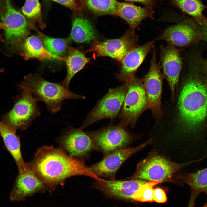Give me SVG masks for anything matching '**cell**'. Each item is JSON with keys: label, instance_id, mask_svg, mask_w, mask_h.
<instances>
[{"label": "cell", "instance_id": "6da1fadb", "mask_svg": "<svg viewBox=\"0 0 207 207\" xmlns=\"http://www.w3.org/2000/svg\"><path fill=\"white\" fill-rule=\"evenodd\" d=\"M28 166L49 189H54L67 178L75 176L100 177L87 166L84 159L68 154L61 147L44 145L37 150Z\"/></svg>", "mask_w": 207, "mask_h": 207}, {"label": "cell", "instance_id": "7a4b0ae2", "mask_svg": "<svg viewBox=\"0 0 207 207\" xmlns=\"http://www.w3.org/2000/svg\"><path fill=\"white\" fill-rule=\"evenodd\" d=\"M178 107L185 131L194 133L202 130L207 120V83L190 73L180 93Z\"/></svg>", "mask_w": 207, "mask_h": 207}, {"label": "cell", "instance_id": "3957f363", "mask_svg": "<svg viewBox=\"0 0 207 207\" xmlns=\"http://www.w3.org/2000/svg\"><path fill=\"white\" fill-rule=\"evenodd\" d=\"M18 89L26 90L38 101L44 103L48 110L55 113L60 110L63 101L69 99H84V96L75 94L65 88L62 82H49L37 74L26 76L18 85Z\"/></svg>", "mask_w": 207, "mask_h": 207}, {"label": "cell", "instance_id": "277c9868", "mask_svg": "<svg viewBox=\"0 0 207 207\" xmlns=\"http://www.w3.org/2000/svg\"><path fill=\"white\" fill-rule=\"evenodd\" d=\"M195 162L178 163L157 154L149 155L139 163L135 173L129 179H141L162 183L179 180V171L183 167Z\"/></svg>", "mask_w": 207, "mask_h": 207}, {"label": "cell", "instance_id": "5b68a950", "mask_svg": "<svg viewBox=\"0 0 207 207\" xmlns=\"http://www.w3.org/2000/svg\"><path fill=\"white\" fill-rule=\"evenodd\" d=\"M0 20L7 47L11 51H17L28 34L26 17L14 7L12 0H0Z\"/></svg>", "mask_w": 207, "mask_h": 207}, {"label": "cell", "instance_id": "8992f818", "mask_svg": "<svg viewBox=\"0 0 207 207\" xmlns=\"http://www.w3.org/2000/svg\"><path fill=\"white\" fill-rule=\"evenodd\" d=\"M20 95L15 99L14 105L8 112L3 115L1 121L13 129L23 131L39 116L40 112L38 101L28 91L19 89Z\"/></svg>", "mask_w": 207, "mask_h": 207}, {"label": "cell", "instance_id": "52a82bcc", "mask_svg": "<svg viewBox=\"0 0 207 207\" xmlns=\"http://www.w3.org/2000/svg\"><path fill=\"white\" fill-rule=\"evenodd\" d=\"M143 80L135 77L125 83L127 89L119 114L121 120L118 125L125 128L134 126L141 114L147 108V99Z\"/></svg>", "mask_w": 207, "mask_h": 207}, {"label": "cell", "instance_id": "ba28073f", "mask_svg": "<svg viewBox=\"0 0 207 207\" xmlns=\"http://www.w3.org/2000/svg\"><path fill=\"white\" fill-rule=\"evenodd\" d=\"M127 89L126 83L116 88L110 89L92 109L80 127L83 129L105 118L114 120L123 104Z\"/></svg>", "mask_w": 207, "mask_h": 207}, {"label": "cell", "instance_id": "9c48e42d", "mask_svg": "<svg viewBox=\"0 0 207 207\" xmlns=\"http://www.w3.org/2000/svg\"><path fill=\"white\" fill-rule=\"evenodd\" d=\"M93 140L97 150L106 155L127 147L132 140L126 128L110 125L96 131L85 132Z\"/></svg>", "mask_w": 207, "mask_h": 207}, {"label": "cell", "instance_id": "30bf717a", "mask_svg": "<svg viewBox=\"0 0 207 207\" xmlns=\"http://www.w3.org/2000/svg\"><path fill=\"white\" fill-rule=\"evenodd\" d=\"M138 37L134 29L130 28L118 38L102 42L95 39L92 46L85 51L95 53L97 57L107 56L121 61L131 50L136 46Z\"/></svg>", "mask_w": 207, "mask_h": 207}, {"label": "cell", "instance_id": "8fae6325", "mask_svg": "<svg viewBox=\"0 0 207 207\" xmlns=\"http://www.w3.org/2000/svg\"><path fill=\"white\" fill-rule=\"evenodd\" d=\"M150 68L143 79V85L147 99V109L149 108L156 117L162 114L161 96L163 78L160 62H157L156 51L154 46Z\"/></svg>", "mask_w": 207, "mask_h": 207}, {"label": "cell", "instance_id": "7c38bea8", "mask_svg": "<svg viewBox=\"0 0 207 207\" xmlns=\"http://www.w3.org/2000/svg\"><path fill=\"white\" fill-rule=\"evenodd\" d=\"M80 127H69L57 139V142L66 152L72 156L82 159L87 158L91 152L96 150L92 138Z\"/></svg>", "mask_w": 207, "mask_h": 207}, {"label": "cell", "instance_id": "4fadbf2b", "mask_svg": "<svg viewBox=\"0 0 207 207\" xmlns=\"http://www.w3.org/2000/svg\"><path fill=\"white\" fill-rule=\"evenodd\" d=\"M152 141L151 139L135 147H126L104 155L101 160L93 164L90 168L93 173L98 177L108 180H115L117 171L125 161L150 144Z\"/></svg>", "mask_w": 207, "mask_h": 207}, {"label": "cell", "instance_id": "5bb4252c", "mask_svg": "<svg viewBox=\"0 0 207 207\" xmlns=\"http://www.w3.org/2000/svg\"><path fill=\"white\" fill-rule=\"evenodd\" d=\"M160 48L161 67L174 99L182 67V59L179 50L175 46L168 43L166 46L161 45Z\"/></svg>", "mask_w": 207, "mask_h": 207}, {"label": "cell", "instance_id": "9a60e30c", "mask_svg": "<svg viewBox=\"0 0 207 207\" xmlns=\"http://www.w3.org/2000/svg\"><path fill=\"white\" fill-rule=\"evenodd\" d=\"M48 189L28 166L26 171L17 176L10 199L12 202L24 200L28 197Z\"/></svg>", "mask_w": 207, "mask_h": 207}, {"label": "cell", "instance_id": "2e32d148", "mask_svg": "<svg viewBox=\"0 0 207 207\" xmlns=\"http://www.w3.org/2000/svg\"><path fill=\"white\" fill-rule=\"evenodd\" d=\"M157 40H165L179 47L202 40L200 30L193 24L187 22L169 27Z\"/></svg>", "mask_w": 207, "mask_h": 207}, {"label": "cell", "instance_id": "e0dca14e", "mask_svg": "<svg viewBox=\"0 0 207 207\" xmlns=\"http://www.w3.org/2000/svg\"><path fill=\"white\" fill-rule=\"evenodd\" d=\"M154 44V41H150L136 46L125 55L121 61L120 71L116 75L119 81L125 83L135 77L137 70L152 50Z\"/></svg>", "mask_w": 207, "mask_h": 207}, {"label": "cell", "instance_id": "ac0fdd59", "mask_svg": "<svg viewBox=\"0 0 207 207\" xmlns=\"http://www.w3.org/2000/svg\"><path fill=\"white\" fill-rule=\"evenodd\" d=\"M154 13L152 7H141L131 3L117 1L115 15L124 20L131 28L134 29L138 27L143 19L153 18Z\"/></svg>", "mask_w": 207, "mask_h": 207}, {"label": "cell", "instance_id": "d6986e66", "mask_svg": "<svg viewBox=\"0 0 207 207\" xmlns=\"http://www.w3.org/2000/svg\"><path fill=\"white\" fill-rule=\"evenodd\" d=\"M16 130L0 121V135L5 147L13 157L18 168L19 173H21L28 168L24 162L21 153L19 136Z\"/></svg>", "mask_w": 207, "mask_h": 207}, {"label": "cell", "instance_id": "ffe728a7", "mask_svg": "<svg viewBox=\"0 0 207 207\" xmlns=\"http://www.w3.org/2000/svg\"><path fill=\"white\" fill-rule=\"evenodd\" d=\"M21 55L26 60L35 59L40 61L46 60H63L49 53L43 42L37 37L32 35L27 37L18 50Z\"/></svg>", "mask_w": 207, "mask_h": 207}, {"label": "cell", "instance_id": "44dd1931", "mask_svg": "<svg viewBox=\"0 0 207 207\" xmlns=\"http://www.w3.org/2000/svg\"><path fill=\"white\" fill-rule=\"evenodd\" d=\"M85 53L79 49L68 47L64 60L67 68V74L62 82L65 88L69 89L70 82L73 76L90 62V58L85 56Z\"/></svg>", "mask_w": 207, "mask_h": 207}, {"label": "cell", "instance_id": "7402d4cb", "mask_svg": "<svg viewBox=\"0 0 207 207\" xmlns=\"http://www.w3.org/2000/svg\"><path fill=\"white\" fill-rule=\"evenodd\" d=\"M70 37L75 42L89 43L94 40L95 31L88 19L83 17H76L73 21Z\"/></svg>", "mask_w": 207, "mask_h": 207}, {"label": "cell", "instance_id": "603a6c76", "mask_svg": "<svg viewBox=\"0 0 207 207\" xmlns=\"http://www.w3.org/2000/svg\"><path fill=\"white\" fill-rule=\"evenodd\" d=\"M179 179L190 187L193 195L196 197L202 192L207 195V168L180 174Z\"/></svg>", "mask_w": 207, "mask_h": 207}, {"label": "cell", "instance_id": "cb8c5ba5", "mask_svg": "<svg viewBox=\"0 0 207 207\" xmlns=\"http://www.w3.org/2000/svg\"><path fill=\"white\" fill-rule=\"evenodd\" d=\"M171 1L175 6L193 17L200 26L207 25V18L202 14L207 7L200 0H171Z\"/></svg>", "mask_w": 207, "mask_h": 207}, {"label": "cell", "instance_id": "d4e9b609", "mask_svg": "<svg viewBox=\"0 0 207 207\" xmlns=\"http://www.w3.org/2000/svg\"><path fill=\"white\" fill-rule=\"evenodd\" d=\"M117 2L116 0H85L88 9L97 16L115 15Z\"/></svg>", "mask_w": 207, "mask_h": 207}, {"label": "cell", "instance_id": "484cf974", "mask_svg": "<svg viewBox=\"0 0 207 207\" xmlns=\"http://www.w3.org/2000/svg\"><path fill=\"white\" fill-rule=\"evenodd\" d=\"M42 40L44 46L49 53L64 61L69 47L67 39L44 36Z\"/></svg>", "mask_w": 207, "mask_h": 207}, {"label": "cell", "instance_id": "4316f807", "mask_svg": "<svg viewBox=\"0 0 207 207\" xmlns=\"http://www.w3.org/2000/svg\"><path fill=\"white\" fill-rule=\"evenodd\" d=\"M21 11L30 21L37 22L41 28L44 27L39 0H26Z\"/></svg>", "mask_w": 207, "mask_h": 207}, {"label": "cell", "instance_id": "83f0119b", "mask_svg": "<svg viewBox=\"0 0 207 207\" xmlns=\"http://www.w3.org/2000/svg\"><path fill=\"white\" fill-rule=\"evenodd\" d=\"M161 183L158 181H148L142 185L139 189L134 199V201L143 202H152L153 187Z\"/></svg>", "mask_w": 207, "mask_h": 207}, {"label": "cell", "instance_id": "f1b7e54d", "mask_svg": "<svg viewBox=\"0 0 207 207\" xmlns=\"http://www.w3.org/2000/svg\"><path fill=\"white\" fill-rule=\"evenodd\" d=\"M70 9L72 11L80 13L82 9L81 0H52Z\"/></svg>", "mask_w": 207, "mask_h": 207}, {"label": "cell", "instance_id": "f546056e", "mask_svg": "<svg viewBox=\"0 0 207 207\" xmlns=\"http://www.w3.org/2000/svg\"><path fill=\"white\" fill-rule=\"evenodd\" d=\"M153 201L159 203L166 202L167 200L166 193L162 189L157 187L154 189Z\"/></svg>", "mask_w": 207, "mask_h": 207}, {"label": "cell", "instance_id": "4dcf8cb0", "mask_svg": "<svg viewBox=\"0 0 207 207\" xmlns=\"http://www.w3.org/2000/svg\"><path fill=\"white\" fill-rule=\"evenodd\" d=\"M126 1L138 2L145 5L146 7H152L158 0H124Z\"/></svg>", "mask_w": 207, "mask_h": 207}, {"label": "cell", "instance_id": "1f68e13d", "mask_svg": "<svg viewBox=\"0 0 207 207\" xmlns=\"http://www.w3.org/2000/svg\"><path fill=\"white\" fill-rule=\"evenodd\" d=\"M200 30L202 40L207 41V25L200 26Z\"/></svg>", "mask_w": 207, "mask_h": 207}, {"label": "cell", "instance_id": "d6a6232c", "mask_svg": "<svg viewBox=\"0 0 207 207\" xmlns=\"http://www.w3.org/2000/svg\"><path fill=\"white\" fill-rule=\"evenodd\" d=\"M0 41L3 43H4L5 41L4 39H3V38L2 37V36H1V34H0Z\"/></svg>", "mask_w": 207, "mask_h": 207}, {"label": "cell", "instance_id": "836d02e7", "mask_svg": "<svg viewBox=\"0 0 207 207\" xmlns=\"http://www.w3.org/2000/svg\"><path fill=\"white\" fill-rule=\"evenodd\" d=\"M202 207H207V202Z\"/></svg>", "mask_w": 207, "mask_h": 207}, {"label": "cell", "instance_id": "e575fe53", "mask_svg": "<svg viewBox=\"0 0 207 207\" xmlns=\"http://www.w3.org/2000/svg\"><path fill=\"white\" fill-rule=\"evenodd\" d=\"M3 69H0V73L2 72H3Z\"/></svg>", "mask_w": 207, "mask_h": 207}, {"label": "cell", "instance_id": "d590c367", "mask_svg": "<svg viewBox=\"0 0 207 207\" xmlns=\"http://www.w3.org/2000/svg\"><path fill=\"white\" fill-rule=\"evenodd\" d=\"M206 69H207V61L206 62Z\"/></svg>", "mask_w": 207, "mask_h": 207}, {"label": "cell", "instance_id": "8d00e7d4", "mask_svg": "<svg viewBox=\"0 0 207 207\" xmlns=\"http://www.w3.org/2000/svg\"><path fill=\"white\" fill-rule=\"evenodd\" d=\"M206 154H207V153H206Z\"/></svg>", "mask_w": 207, "mask_h": 207}]
</instances>
